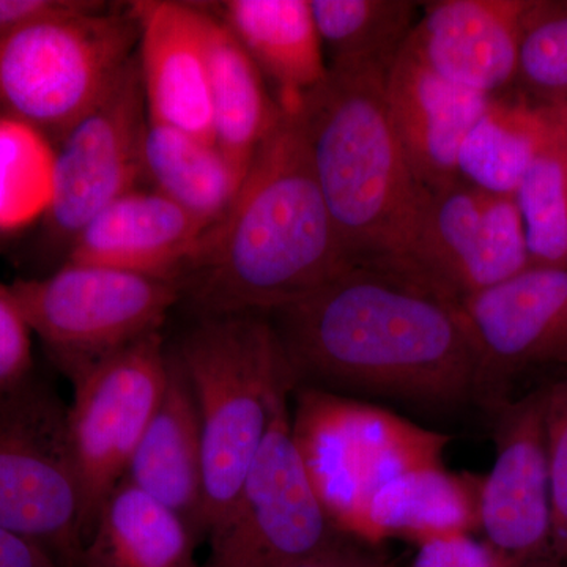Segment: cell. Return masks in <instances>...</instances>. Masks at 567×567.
<instances>
[{
	"label": "cell",
	"instance_id": "6da1fadb",
	"mask_svg": "<svg viewBox=\"0 0 567 567\" xmlns=\"http://www.w3.org/2000/svg\"><path fill=\"white\" fill-rule=\"evenodd\" d=\"M268 317L295 388L380 395L435 412L491 405L461 308L393 271L347 268Z\"/></svg>",
	"mask_w": 567,
	"mask_h": 567
},
{
	"label": "cell",
	"instance_id": "7a4b0ae2",
	"mask_svg": "<svg viewBox=\"0 0 567 567\" xmlns=\"http://www.w3.org/2000/svg\"><path fill=\"white\" fill-rule=\"evenodd\" d=\"M347 268L297 112L281 111L229 212L204 235L182 303L196 317L270 315Z\"/></svg>",
	"mask_w": 567,
	"mask_h": 567
},
{
	"label": "cell",
	"instance_id": "3957f363",
	"mask_svg": "<svg viewBox=\"0 0 567 567\" xmlns=\"http://www.w3.org/2000/svg\"><path fill=\"white\" fill-rule=\"evenodd\" d=\"M385 74L372 63L330 65L295 112L347 264L395 271L429 192L391 123Z\"/></svg>",
	"mask_w": 567,
	"mask_h": 567
},
{
	"label": "cell",
	"instance_id": "277c9868",
	"mask_svg": "<svg viewBox=\"0 0 567 567\" xmlns=\"http://www.w3.org/2000/svg\"><path fill=\"white\" fill-rule=\"evenodd\" d=\"M171 349L199 410L208 539L234 509L270 427L276 394L293 377L270 317L259 312L196 317Z\"/></svg>",
	"mask_w": 567,
	"mask_h": 567
},
{
	"label": "cell",
	"instance_id": "5b68a950",
	"mask_svg": "<svg viewBox=\"0 0 567 567\" xmlns=\"http://www.w3.org/2000/svg\"><path fill=\"white\" fill-rule=\"evenodd\" d=\"M136 48L130 7L117 11L96 0L0 37V114L58 145L121 78Z\"/></svg>",
	"mask_w": 567,
	"mask_h": 567
},
{
	"label": "cell",
	"instance_id": "8992f818",
	"mask_svg": "<svg viewBox=\"0 0 567 567\" xmlns=\"http://www.w3.org/2000/svg\"><path fill=\"white\" fill-rule=\"evenodd\" d=\"M293 391L295 445L324 513L346 535L363 540L369 507L395 477L443 464L450 435L349 395Z\"/></svg>",
	"mask_w": 567,
	"mask_h": 567
},
{
	"label": "cell",
	"instance_id": "52a82bcc",
	"mask_svg": "<svg viewBox=\"0 0 567 567\" xmlns=\"http://www.w3.org/2000/svg\"><path fill=\"white\" fill-rule=\"evenodd\" d=\"M0 528L80 566L82 495L69 440V405L35 374L0 390Z\"/></svg>",
	"mask_w": 567,
	"mask_h": 567
},
{
	"label": "cell",
	"instance_id": "ba28073f",
	"mask_svg": "<svg viewBox=\"0 0 567 567\" xmlns=\"http://www.w3.org/2000/svg\"><path fill=\"white\" fill-rule=\"evenodd\" d=\"M33 334L71 379L144 336L162 331L182 303L174 281L95 265L63 262L50 275L11 284Z\"/></svg>",
	"mask_w": 567,
	"mask_h": 567
},
{
	"label": "cell",
	"instance_id": "9c48e42d",
	"mask_svg": "<svg viewBox=\"0 0 567 567\" xmlns=\"http://www.w3.org/2000/svg\"><path fill=\"white\" fill-rule=\"evenodd\" d=\"M169 344L162 331L122 347L71 377L69 440L82 495L84 543L100 509L125 477L162 401Z\"/></svg>",
	"mask_w": 567,
	"mask_h": 567
},
{
	"label": "cell",
	"instance_id": "30bf717a",
	"mask_svg": "<svg viewBox=\"0 0 567 567\" xmlns=\"http://www.w3.org/2000/svg\"><path fill=\"white\" fill-rule=\"evenodd\" d=\"M279 388L270 427L240 496L215 529L203 567H292L338 536L295 445L289 399Z\"/></svg>",
	"mask_w": 567,
	"mask_h": 567
},
{
	"label": "cell",
	"instance_id": "8fae6325",
	"mask_svg": "<svg viewBox=\"0 0 567 567\" xmlns=\"http://www.w3.org/2000/svg\"><path fill=\"white\" fill-rule=\"evenodd\" d=\"M532 267L516 200L461 178L429 192L393 274L458 306Z\"/></svg>",
	"mask_w": 567,
	"mask_h": 567
},
{
	"label": "cell",
	"instance_id": "7c38bea8",
	"mask_svg": "<svg viewBox=\"0 0 567 567\" xmlns=\"http://www.w3.org/2000/svg\"><path fill=\"white\" fill-rule=\"evenodd\" d=\"M147 123L134 54L106 95L55 145L54 197L44 224L59 244L70 246L103 208L141 188Z\"/></svg>",
	"mask_w": 567,
	"mask_h": 567
},
{
	"label": "cell",
	"instance_id": "4fadbf2b",
	"mask_svg": "<svg viewBox=\"0 0 567 567\" xmlns=\"http://www.w3.org/2000/svg\"><path fill=\"white\" fill-rule=\"evenodd\" d=\"M547 385L488 410L496 453L491 473L481 476L480 529L516 567H565L551 540Z\"/></svg>",
	"mask_w": 567,
	"mask_h": 567
},
{
	"label": "cell",
	"instance_id": "5bb4252c",
	"mask_svg": "<svg viewBox=\"0 0 567 567\" xmlns=\"http://www.w3.org/2000/svg\"><path fill=\"white\" fill-rule=\"evenodd\" d=\"M491 390L487 410L511 399L507 385L536 369L567 371V267L532 265L461 306Z\"/></svg>",
	"mask_w": 567,
	"mask_h": 567
},
{
	"label": "cell",
	"instance_id": "9a60e30c",
	"mask_svg": "<svg viewBox=\"0 0 567 567\" xmlns=\"http://www.w3.org/2000/svg\"><path fill=\"white\" fill-rule=\"evenodd\" d=\"M148 121L215 141L203 7L175 0L130 3Z\"/></svg>",
	"mask_w": 567,
	"mask_h": 567
},
{
	"label": "cell",
	"instance_id": "2e32d148",
	"mask_svg": "<svg viewBox=\"0 0 567 567\" xmlns=\"http://www.w3.org/2000/svg\"><path fill=\"white\" fill-rule=\"evenodd\" d=\"M421 6L409 43L429 69L488 99L513 91L527 0H439Z\"/></svg>",
	"mask_w": 567,
	"mask_h": 567
},
{
	"label": "cell",
	"instance_id": "e0dca14e",
	"mask_svg": "<svg viewBox=\"0 0 567 567\" xmlns=\"http://www.w3.org/2000/svg\"><path fill=\"white\" fill-rule=\"evenodd\" d=\"M207 230L162 194L133 189L85 224L65 262L95 265L178 282L188 274Z\"/></svg>",
	"mask_w": 567,
	"mask_h": 567
},
{
	"label": "cell",
	"instance_id": "ac0fdd59",
	"mask_svg": "<svg viewBox=\"0 0 567 567\" xmlns=\"http://www.w3.org/2000/svg\"><path fill=\"white\" fill-rule=\"evenodd\" d=\"M385 99L416 181L427 192L456 181L462 142L491 99L443 80L409 40L386 70Z\"/></svg>",
	"mask_w": 567,
	"mask_h": 567
},
{
	"label": "cell",
	"instance_id": "d6986e66",
	"mask_svg": "<svg viewBox=\"0 0 567 567\" xmlns=\"http://www.w3.org/2000/svg\"><path fill=\"white\" fill-rule=\"evenodd\" d=\"M123 480L174 511L204 535V443L193 388L169 344L166 388Z\"/></svg>",
	"mask_w": 567,
	"mask_h": 567
},
{
	"label": "cell",
	"instance_id": "ffe728a7",
	"mask_svg": "<svg viewBox=\"0 0 567 567\" xmlns=\"http://www.w3.org/2000/svg\"><path fill=\"white\" fill-rule=\"evenodd\" d=\"M215 13L270 81L279 110L298 111L327 78L311 0H227Z\"/></svg>",
	"mask_w": 567,
	"mask_h": 567
},
{
	"label": "cell",
	"instance_id": "44dd1931",
	"mask_svg": "<svg viewBox=\"0 0 567 567\" xmlns=\"http://www.w3.org/2000/svg\"><path fill=\"white\" fill-rule=\"evenodd\" d=\"M199 543L174 511L122 480L100 509L78 567H203Z\"/></svg>",
	"mask_w": 567,
	"mask_h": 567
},
{
	"label": "cell",
	"instance_id": "7402d4cb",
	"mask_svg": "<svg viewBox=\"0 0 567 567\" xmlns=\"http://www.w3.org/2000/svg\"><path fill=\"white\" fill-rule=\"evenodd\" d=\"M481 476L454 473L443 464L404 473L377 494L365 520L364 543L391 537L416 546L480 529Z\"/></svg>",
	"mask_w": 567,
	"mask_h": 567
},
{
	"label": "cell",
	"instance_id": "603a6c76",
	"mask_svg": "<svg viewBox=\"0 0 567 567\" xmlns=\"http://www.w3.org/2000/svg\"><path fill=\"white\" fill-rule=\"evenodd\" d=\"M205 48L216 144L246 175L260 144L275 128L281 110L264 74L215 11L203 7Z\"/></svg>",
	"mask_w": 567,
	"mask_h": 567
},
{
	"label": "cell",
	"instance_id": "cb8c5ba5",
	"mask_svg": "<svg viewBox=\"0 0 567 567\" xmlns=\"http://www.w3.org/2000/svg\"><path fill=\"white\" fill-rule=\"evenodd\" d=\"M244 178L215 141L148 121L144 181L207 233L229 212Z\"/></svg>",
	"mask_w": 567,
	"mask_h": 567
},
{
	"label": "cell",
	"instance_id": "d4e9b609",
	"mask_svg": "<svg viewBox=\"0 0 567 567\" xmlns=\"http://www.w3.org/2000/svg\"><path fill=\"white\" fill-rule=\"evenodd\" d=\"M548 111L520 96H494L473 123L457 156L461 181L496 196L514 197L544 140Z\"/></svg>",
	"mask_w": 567,
	"mask_h": 567
},
{
	"label": "cell",
	"instance_id": "484cf974",
	"mask_svg": "<svg viewBox=\"0 0 567 567\" xmlns=\"http://www.w3.org/2000/svg\"><path fill=\"white\" fill-rule=\"evenodd\" d=\"M547 111L546 134L514 200L532 265L567 267V111Z\"/></svg>",
	"mask_w": 567,
	"mask_h": 567
},
{
	"label": "cell",
	"instance_id": "4316f807",
	"mask_svg": "<svg viewBox=\"0 0 567 567\" xmlns=\"http://www.w3.org/2000/svg\"><path fill=\"white\" fill-rule=\"evenodd\" d=\"M311 10L330 65L372 63L388 70L415 29L421 3L311 0Z\"/></svg>",
	"mask_w": 567,
	"mask_h": 567
},
{
	"label": "cell",
	"instance_id": "83f0119b",
	"mask_svg": "<svg viewBox=\"0 0 567 567\" xmlns=\"http://www.w3.org/2000/svg\"><path fill=\"white\" fill-rule=\"evenodd\" d=\"M54 177V142L29 123L0 114V237L44 221Z\"/></svg>",
	"mask_w": 567,
	"mask_h": 567
},
{
	"label": "cell",
	"instance_id": "f1b7e54d",
	"mask_svg": "<svg viewBox=\"0 0 567 567\" xmlns=\"http://www.w3.org/2000/svg\"><path fill=\"white\" fill-rule=\"evenodd\" d=\"M513 91L533 106H567V0H527Z\"/></svg>",
	"mask_w": 567,
	"mask_h": 567
},
{
	"label": "cell",
	"instance_id": "f546056e",
	"mask_svg": "<svg viewBox=\"0 0 567 567\" xmlns=\"http://www.w3.org/2000/svg\"><path fill=\"white\" fill-rule=\"evenodd\" d=\"M544 424L550 487L551 540L559 565L567 567V375L547 385Z\"/></svg>",
	"mask_w": 567,
	"mask_h": 567
},
{
	"label": "cell",
	"instance_id": "4dcf8cb0",
	"mask_svg": "<svg viewBox=\"0 0 567 567\" xmlns=\"http://www.w3.org/2000/svg\"><path fill=\"white\" fill-rule=\"evenodd\" d=\"M32 334L11 284L0 282V390L20 385L35 374Z\"/></svg>",
	"mask_w": 567,
	"mask_h": 567
},
{
	"label": "cell",
	"instance_id": "1f68e13d",
	"mask_svg": "<svg viewBox=\"0 0 567 567\" xmlns=\"http://www.w3.org/2000/svg\"><path fill=\"white\" fill-rule=\"evenodd\" d=\"M412 567H516L486 539L461 533L417 546Z\"/></svg>",
	"mask_w": 567,
	"mask_h": 567
},
{
	"label": "cell",
	"instance_id": "d6a6232c",
	"mask_svg": "<svg viewBox=\"0 0 567 567\" xmlns=\"http://www.w3.org/2000/svg\"><path fill=\"white\" fill-rule=\"evenodd\" d=\"M372 544L339 533L330 543L292 567H398Z\"/></svg>",
	"mask_w": 567,
	"mask_h": 567
},
{
	"label": "cell",
	"instance_id": "836d02e7",
	"mask_svg": "<svg viewBox=\"0 0 567 567\" xmlns=\"http://www.w3.org/2000/svg\"><path fill=\"white\" fill-rule=\"evenodd\" d=\"M81 0H0V37L39 21L41 18L74 9Z\"/></svg>",
	"mask_w": 567,
	"mask_h": 567
},
{
	"label": "cell",
	"instance_id": "e575fe53",
	"mask_svg": "<svg viewBox=\"0 0 567 567\" xmlns=\"http://www.w3.org/2000/svg\"><path fill=\"white\" fill-rule=\"evenodd\" d=\"M0 567H62L43 547L0 528Z\"/></svg>",
	"mask_w": 567,
	"mask_h": 567
},
{
	"label": "cell",
	"instance_id": "d590c367",
	"mask_svg": "<svg viewBox=\"0 0 567 567\" xmlns=\"http://www.w3.org/2000/svg\"><path fill=\"white\" fill-rule=\"evenodd\" d=\"M565 107H566V111H567V106H565Z\"/></svg>",
	"mask_w": 567,
	"mask_h": 567
}]
</instances>
